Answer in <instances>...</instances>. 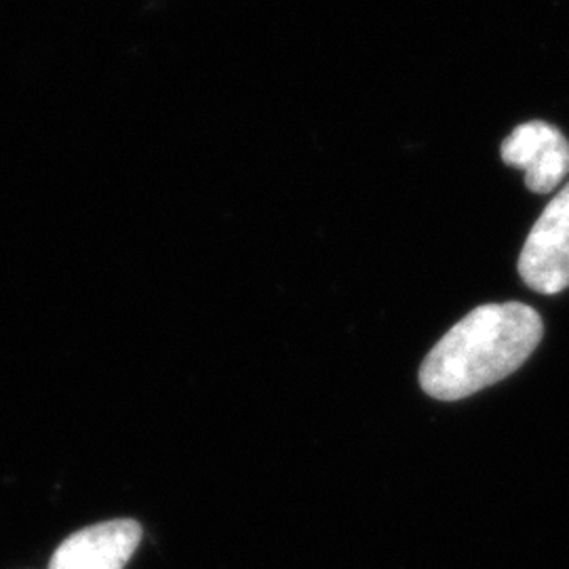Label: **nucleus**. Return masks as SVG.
<instances>
[{"label":"nucleus","mask_w":569,"mask_h":569,"mask_svg":"<svg viewBox=\"0 0 569 569\" xmlns=\"http://www.w3.org/2000/svg\"><path fill=\"white\" fill-rule=\"evenodd\" d=\"M542 336V319L531 306H479L428 352L422 390L439 401H460L493 387L528 361Z\"/></svg>","instance_id":"1"},{"label":"nucleus","mask_w":569,"mask_h":569,"mask_svg":"<svg viewBox=\"0 0 569 569\" xmlns=\"http://www.w3.org/2000/svg\"><path fill=\"white\" fill-rule=\"evenodd\" d=\"M519 274L529 289L555 296L569 287V183L547 204L519 256Z\"/></svg>","instance_id":"2"},{"label":"nucleus","mask_w":569,"mask_h":569,"mask_svg":"<svg viewBox=\"0 0 569 569\" xmlns=\"http://www.w3.org/2000/svg\"><path fill=\"white\" fill-rule=\"evenodd\" d=\"M502 161L526 171V186L549 194L569 176L568 138L549 122L519 124L500 148Z\"/></svg>","instance_id":"3"},{"label":"nucleus","mask_w":569,"mask_h":569,"mask_svg":"<svg viewBox=\"0 0 569 569\" xmlns=\"http://www.w3.org/2000/svg\"><path fill=\"white\" fill-rule=\"evenodd\" d=\"M142 542L133 519H110L79 529L53 552L49 569H122Z\"/></svg>","instance_id":"4"}]
</instances>
